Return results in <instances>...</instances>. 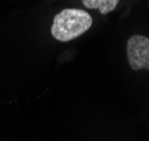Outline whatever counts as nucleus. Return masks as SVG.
Instances as JSON below:
<instances>
[{"instance_id": "obj_1", "label": "nucleus", "mask_w": 149, "mask_h": 141, "mask_svg": "<svg viewBox=\"0 0 149 141\" xmlns=\"http://www.w3.org/2000/svg\"><path fill=\"white\" fill-rule=\"evenodd\" d=\"M92 17L82 9H63L54 17L51 33L60 42H70L80 37L92 26Z\"/></svg>"}, {"instance_id": "obj_2", "label": "nucleus", "mask_w": 149, "mask_h": 141, "mask_svg": "<svg viewBox=\"0 0 149 141\" xmlns=\"http://www.w3.org/2000/svg\"><path fill=\"white\" fill-rule=\"evenodd\" d=\"M127 56L129 65L134 71H149V38L134 35L128 39Z\"/></svg>"}, {"instance_id": "obj_3", "label": "nucleus", "mask_w": 149, "mask_h": 141, "mask_svg": "<svg viewBox=\"0 0 149 141\" xmlns=\"http://www.w3.org/2000/svg\"><path fill=\"white\" fill-rule=\"evenodd\" d=\"M86 9H99L101 15H107L113 11L119 3V0H82Z\"/></svg>"}]
</instances>
